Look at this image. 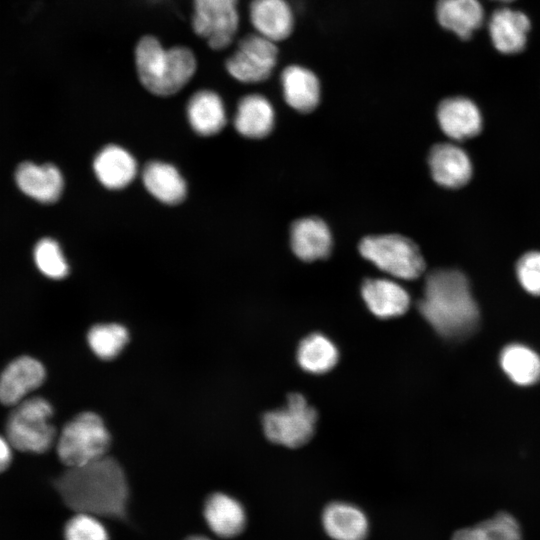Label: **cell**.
Masks as SVG:
<instances>
[{
  "mask_svg": "<svg viewBox=\"0 0 540 540\" xmlns=\"http://www.w3.org/2000/svg\"><path fill=\"white\" fill-rule=\"evenodd\" d=\"M64 503L76 513L123 520L129 488L125 473L112 457L103 456L82 466L69 467L55 481Z\"/></svg>",
  "mask_w": 540,
  "mask_h": 540,
  "instance_id": "6da1fadb",
  "label": "cell"
},
{
  "mask_svg": "<svg viewBox=\"0 0 540 540\" xmlns=\"http://www.w3.org/2000/svg\"><path fill=\"white\" fill-rule=\"evenodd\" d=\"M418 309L430 326L447 339L470 335L479 322L469 282L454 269H437L428 274Z\"/></svg>",
  "mask_w": 540,
  "mask_h": 540,
  "instance_id": "7a4b0ae2",
  "label": "cell"
},
{
  "mask_svg": "<svg viewBox=\"0 0 540 540\" xmlns=\"http://www.w3.org/2000/svg\"><path fill=\"white\" fill-rule=\"evenodd\" d=\"M135 62L143 86L158 96L181 90L196 71V58L187 47L165 49L154 36L142 37L136 45Z\"/></svg>",
  "mask_w": 540,
  "mask_h": 540,
  "instance_id": "3957f363",
  "label": "cell"
},
{
  "mask_svg": "<svg viewBox=\"0 0 540 540\" xmlns=\"http://www.w3.org/2000/svg\"><path fill=\"white\" fill-rule=\"evenodd\" d=\"M51 404L42 397L25 399L15 405L6 422L7 440L23 452L43 453L52 445L55 429L50 423Z\"/></svg>",
  "mask_w": 540,
  "mask_h": 540,
  "instance_id": "277c9868",
  "label": "cell"
},
{
  "mask_svg": "<svg viewBox=\"0 0 540 540\" xmlns=\"http://www.w3.org/2000/svg\"><path fill=\"white\" fill-rule=\"evenodd\" d=\"M109 444L110 435L101 417L83 412L63 427L57 454L68 468L77 467L105 456Z\"/></svg>",
  "mask_w": 540,
  "mask_h": 540,
  "instance_id": "5b68a950",
  "label": "cell"
},
{
  "mask_svg": "<svg viewBox=\"0 0 540 540\" xmlns=\"http://www.w3.org/2000/svg\"><path fill=\"white\" fill-rule=\"evenodd\" d=\"M361 255L393 277L413 280L425 270V261L418 246L398 234L368 236L359 244Z\"/></svg>",
  "mask_w": 540,
  "mask_h": 540,
  "instance_id": "8992f818",
  "label": "cell"
},
{
  "mask_svg": "<svg viewBox=\"0 0 540 540\" xmlns=\"http://www.w3.org/2000/svg\"><path fill=\"white\" fill-rule=\"evenodd\" d=\"M317 421L316 410L305 397L291 393L287 405L267 412L262 419L263 431L268 440L289 448H297L307 443L314 434Z\"/></svg>",
  "mask_w": 540,
  "mask_h": 540,
  "instance_id": "52a82bcc",
  "label": "cell"
},
{
  "mask_svg": "<svg viewBox=\"0 0 540 540\" xmlns=\"http://www.w3.org/2000/svg\"><path fill=\"white\" fill-rule=\"evenodd\" d=\"M278 58L275 42L259 35L251 34L242 38L236 50L227 58V72L243 83H259L273 72Z\"/></svg>",
  "mask_w": 540,
  "mask_h": 540,
  "instance_id": "ba28073f",
  "label": "cell"
},
{
  "mask_svg": "<svg viewBox=\"0 0 540 540\" xmlns=\"http://www.w3.org/2000/svg\"><path fill=\"white\" fill-rule=\"evenodd\" d=\"M194 32L215 50L227 47L237 32L239 14L237 0H193Z\"/></svg>",
  "mask_w": 540,
  "mask_h": 540,
  "instance_id": "9c48e42d",
  "label": "cell"
},
{
  "mask_svg": "<svg viewBox=\"0 0 540 540\" xmlns=\"http://www.w3.org/2000/svg\"><path fill=\"white\" fill-rule=\"evenodd\" d=\"M45 368L36 359L22 356L10 362L0 374V402L15 406L45 379Z\"/></svg>",
  "mask_w": 540,
  "mask_h": 540,
  "instance_id": "30bf717a",
  "label": "cell"
},
{
  "mask_svg": "<svg viewBox=\"0 0 540 540\" xmlns=\"http://www.w3.org/2000/svg\"><path fill=\"white\" fill-rule=\"evenodd\" d=\"M428 163L435 182L446 188L462 187L472 175L468 155L451 143L434 145L430 150Z\"/></svg>",
  "mask_w": 540,
  "mask_h": 540,
  "instance_id": "8fae6325",
  "label": "cell"
},
{
  "mask_svg": "<svg viewBox=\"0 0 540 540\" xmlns=\"http://www.w3.org/2000/svg\"><path fill=\"white\" fill-rule=\"evenodd\" d=\"M321 522L332 540H365L370 529L366 513L358 506L343 501L328 504L322 512Z\"/></svg>",
  "mask_w": 540,
  "mask_h": 540,
  "instance_id": "7c38bea8",
  "label": "cell"
},
{
  "mask_svg": "<svg viewBox=\"0 0 540 540\" xmlns=\"http://www.w3.org/2000/svg\"><path fill=\"white\" fill-rule=\"evenodd\" d=\"M437 118L442 131L454 140L474 137L482 129L479 109L465 97H450L441 101Z\"/></svg>",
  "mask_w": 540,
  "mask_h": 540,
  "instance_id": "4fadbf2b",
  "label": "cell"
},
{
  "mask_svg": "<svg viewBox=\"0 0 540 540\" xmlns=\"http://www.w3.org/2000/svg\"><path fill=\"white\" fill-rule=\"evenodd\" d=\"M15 180L23 193L42 203L58 200L64 186L60 170L52 164L24 162L17 168Z\"/></svg>",
  "mask_w": 540,
  "mask_h": 540,
  "instance_id": "5bb4252c",
  "label": "cell"
},
{
  "mask_svg": "<svg viewBox=\"0 0 540 540\" xmlns=\"http://www.w3.org/2000/svg\"><path fill=\"white\" fill-rule=\"evenodd\" d=\"M249 16L258 34L273 42L286 39L293 31L294 16L286 0H253Z\"/></svg>",
  "mask_w": 540,
  "mask_h": 540,
  "instance_id": "9a60e30c",
  "label": "cell"
},
{
  "mask_svg": "<svg viewBox=\"0 0 540 540\" xmlns=\"http://www.w3.org/2000/svg\"><path fill=\"white\" fill-rule=\"evenodd\" d=\"M291 247L303 261H314L328 257L332 237L326 223L317 217L295 221L291 226Z\"/></svg>",
  "mask_w": 540,
  "mask_h": 540,
  "instance_id": "2e32d148",
  "label": "cell"
},
{
  "mask_svg": "<svg viewBox=\"0 0 540 540\" xmlns=\"http://www.w3.org/2000/svg\"><path fill=\"white\" fill-rule=\"evenodd\" d=\"M361 294L368 309L379 318H393L404 314L410 306L408 292L388 279H366Z\"/></svg>",
  "mask_w": 540,
  "mask_h": 540,
  "instance_id": "e0dca14e",
  "label": "cell"
},
{
  "mask_svg": "<svg viewBox=\"0 0 540 540\" xmlns=\"http://www.w3.org/2000/svg\"><path fill=\"white\" fill-rule=\"evenodd\" d=\"M488 27L495 48L505 54H514L525 47L530 20L521 11L501 8L491 15Z\"/></svg>",
  "mask_w": 540,
  "mask_h": 540,
  "instance_id": "ac0fdd59",
  "label": "cell"
},
{
  "mask_svg": "<svg viewBox=\"0 0 540 540\" xmlns=\"http://www.w3.org/2000/svg\"><path fill=\"white\" fill-rule=\"evenodd\" d=\"M93 170L103 186L118 190L134 180L137 174V163L123 147L107 145L96 155Z\"/></svg>",
  "mask_w": 540,
  "mask_h": 540,
  "instance_id": "d6986e66",
  "label": "cell"
},
{
  "mask_svg": "<svg viewBox=\"0 0 540 540\" xmlns=\"http://www.w3.org/2000/svg\"><path fill=\"white\" fill-rule=\"evenodd\" d=\"M284 99L293 109L308 113L316 108L320 100V82L308 68L290 65L281 73Z\"/></svg>",
  "mask_w": 540,
  "mask_h": 540,
  "instance_id": "ffe728a7",
  "label": "cell"
},
{
  "mask_svg": "<svg viewBox=\"0 0 540 540\" xmlns=\"http://www.w3.org/2000/svg\"><path fill=\"white\" fill-rule=\"evenodd\" d=\"M204 517L211 531L223 538L239 535L247 519L242 504L224 493H214L207 498Z\"/></svg>",
  "mask_w": 540,
  "mask_h": 540,
  "instance_id": "44dd1931",
  "label": "cell"
},
{
  "mask_svg": "<svg viewBox=\"0 0 540 540\" xmlns=\"http://www.w3.org/2000/svg\"><path fill=\"white\" fill-rule=\"evenodd\" d=\"M187 117L192 129L201 136L215 135L226 124V110L221 97L208 89L191 96L187 103Z\"/></svg>",
  "mask_w": 540,
  "mask_h": 540,
  "instance_id": "7402d4cb",
  "label": "cell"
},
{
  "mask_svg": "<svg viewBox=\"0 0 540 540\" xmlns=\"http://www.w3.org/2000/svg\"><path fill=\"white\" fill-rule=\"evenodd\" d=\"M436 17L439 24L462 39H469L484 18L478 0H438Z\"/></svg>",
  "mask_w": 540,
  "mask_h": 540,
  "instance_id": "603a6c76",
  "label": "cell"
},
{
  "mask_svg": "<svg viewBox=\"0 0 540 540\" xmlns=\"http://www.w3.org/2000/svg\"><path fill=\"white\" fill-rule=\"evenodd\" d=\"M274 119V109L269 100L260 94H250L239 101L234 126L242 136L259 139L271 132Z\"/></svg>",
  "mask_w": 540,
  "mask_h": 540,
  "instance_id": "cb8c5ba5",
  "label": "cell"
},
{
  "mask_svg": "<svg viewBox=\"0 0 540 540\" xmlns=\"http://www.w3.org/2000/svg\"><path fill=\"white\" fill-rule=\"evenodd\" d=\"M142 180L147 191L165 204L176 205L186 197V182L169 163L149 162L143 169Z\"/></svg>",
  "mask_w": 540,
  "mask_h": 540,
  "instance_id": "d4e9b609",
  "label": "cell"
},
{
  "mask_svg": "<svg viewBox=\"0 0 540 540\" xmlns=\"http://www.w3.org/2000/svg\"><path fill=\"white\" fill-rule=\"evenodd\" d=\"M500 364L515 384L528 386L540 380V357L525 345H507L500 354Z\"/></svg>",
  "mask_w": 540,
  "mask_h": 540,
  "instance_id": "484cf974",
  "label": "cell"
},
{
  "mask_svg": "<svg viewBox=\"0 0 540 540\" xmlns=\"http://www.w3.org/2000/svg\"><path fill=\"white\" fill-rule=\"evenodd\" d=\"M338 358L339 353L335 344L319 333L304 338L297 350L300 367L312 374H322L331 370Z\"/></svg>",
  "mask_w": 540,
  "mask_h": 540,
  "instance_id": "4316f807",
  "label": "cell"
},
{
  "mask_svg": "<svg viewBox=\"0 0 540 540\" xmlns=\"http://www.w3.org/2000/svg\"><path fill=\"white\" fill-rule=\"evenodd\" d=\"M452 540H521V530L513 516L501 512L475 526L458 530Z\"/></svg>",
  "mask_w": 540,
  "mask_h": 540,
  "instance_id": "83f0119b",
  "label": "cell"
},
{
  "mask_svg": "<svg viewBox=\"0 0 540 540\" xmlns=\"http://www.w3.org/2000/svg\"><path fill=\"white\" fill-rule=\"evenodd\" d=\"M128 338L127 329L117 323L94 325L87 334L90 348L104 360L115 358L126 345Z\"/></svg>",
  "mask_w": 540,
  "mask_h": 540,
  "instance_id": "f1b7e54d",
  "label": "cell"
},
{
  "mask_svg": "<svg viewBox=\"0 0 540 540\" xmlns=\"http://www.w3.org/2000/svg\"><path fill=\"white\" fill-rule=\"evenodd\" d=\"M34 260L38 269L51 279H62L69 272L68 263L59 244L51 239H41L34 248Z\"/></svg>",
  "mask_w": 540,
  "mask_h": 540,
  "instance_id": "f546056e",
  "label": "cell"
},
{
  "mask_svg": "<svg viewBox=\"0 0 540 540\" xmlns=\"http://www.w3.org/2000/svg\"><path fill=\"white\" fill-rule=\"evenodd\" d=\"M64 539L109 540V535L98 517L87 513H76L64 527Z\"/></svg>",
  "mask_w": 540,
  "mask_h": 540,
  "instance_id": "4dcf8cb0",
  "label": "cell"
},
{
  "mask_svg": "<svg viewBox=\"0 0 540 540\" xmlns=\"http://www.w3.org/2000/svg\"><path fill=\"white\" fill-rule=\"evenodd\" d=\"M516 274L528 293L540 296V252L524 254L517 262Z\"/></svg>",
  "mask_w": 540,
  "mask_h": 540,
  "instance_id": "1f68e13d",
  "label": "cell"
},
{
  "mask_svg": "<svg viewBox=\"0 0 540 540\" xmlns=\"http://www.w3.org/2000/svg\"><path fill=\"white\" fill-rule=\"evenodd\" d=\"M12 460V451L10 442L0 436V472L5 471Z\"/></svg>",
  "mask_w": 540,
  "mask_h": 540,
  "instance_id": "d6a6232c",
  "label": "cell"
},
{
  "mask_svg": "<svg viewBox=\"0 0 540 540\" xmlns=\"http://www.w3.org/2000/svg\"><path fill=\"white\" fill-rule=\"evenodd\" d=\"M185 540H211V539L202 535H193V536L187 537Z\"/></svg>",
  "mask_w": 540,
  "mask_h": 540,
  "instance_id": "836d02e7",
  "label": "cell"
},
{
  "mask_svg": "<svg viewBox=\"0 0 540 540\" xmlns=\"http://www.w3.org/2000/svg\"><path fill=\"white\" fill-rule=\"evenodd\" d=\"M497 1L509 2V1H513V0H497Z\"/></svg>",
  "mask_w": 540,
  "mask_h": 540,
  "instance_id": "e575fe53",
  "label": "cell"
}]
</instances>
